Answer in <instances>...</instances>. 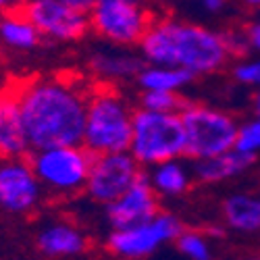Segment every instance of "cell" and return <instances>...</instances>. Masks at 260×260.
Returning <instances> with one entry per match:
<instances>
[{"mask_svg": "<svg viewBox=\"0 0 260 260\" xmlns=\"http://www.w3.org/2000/svg\"><path fill=\"white\" fill-rule=\"evenodd\" d=\"M31 152L81 146L94 83L79 75H46L15 83Z\"/></svg>", "mask_w": 260, "mask_h": 260, "instance_id": "cell-1", "label": "cell"}, {"mask_svg": "<svg viewBox=\"0 0 260 260\" xmlns=\"http://www.w3.org/2000/svg\"><path fill=\"white\" fill-rule=\"evenodd\" d=\"M138 48L146 64L179 67L193 77L219 71L231 58L223 34L175 17L154 19Z\"/></svg>", "mask_w": 260, "mask_h": 260, "instance_id": "cell-2", "label": "cell"}, {"mask_svg": "<svg viewBox=\"0 0 260 260\" xmlns=\"http://www.w3.org/2000/svg\"><path fill=\"white\" fill-rule=\"evenodd\" d=\"M134 117L136 108L117 85L96 81L88 100L81 146L92 156L129 152Z\"/></svg>", "mask_w": 260, "mask_h": 260, "instance_id": "cell-3", "label": "cell"}, {"mask_svg": "<svg viewBox=\"0 0 260 260\" xmlns=\"http://www.w3.org/2000/svg\"><path fill=\"white\" fill-rule=\"evenodd\" d=\"M129 154L142 169H152L185 156V132L181 115H160L136 108Z\"/></svg>", "mask_w": 260, "mask_h": 260, "instance_id": "cell-4", "label": "cell"}, {"mask_svg": "<svg viewBox=\"0 0 260 260\" xmlns=\"http://www.w3.org/2000/svg\"><path fill=\"white\" fill-rule=\"evenodd\" d=\"M181 121L185 132V156L193 162L221 156L235 148L240 123L227 111L189 102L181 113Z\"/></svg>", "mask_w": 260, "mask_h": 260, "instance_id": "cell-5", "label": "cell"}, {"mask_svg": "<svg viewBox=\"0 0 260 260\" xmlns=\"http://www.w3.org/2000/svg\"><path fill=\"white\" fill-rule=\"evenodd\" d=\"M94 156L83 146H60L36 150L29 154V165L38 181L50 196H75L85 191Z\"/></svg>", "mask_w": 260, "mask_h": 260, "instance_id": "cell-6", "label": "cell"}, {"mask_svg": "<svg viewBox=\"0 0 260 260\" xmlns=\"http://www.w3.org/2000/svg\"><path fill=\"white\" fill-rule=\"evenodd\" d=\"M154 19L152 11L136 0H98L90 13V25L96 36L115 46H140Z\"/></svg>", "mask_w": 260, "mask_h": 260, "instance_id": "cell-7", "label": "cell"}, {"mask_svg": "<svg viewBox=\"0 0 260 260\" xmlns=\"http://www.w3.org/2000/svg\"><path fill=\"white\" fill-rule=\"evenodd\" d=\"M42 38L56 42H75L92 29L90 0H31L19 5Z\"/></svg>", "mask_w": 260, "mask_h": 260, "instance_id": "cell-8", "label": "cell"}, {"mask_svg": "<svg viewBox=\"0 0 260 260\" xmlns=\"http://www.w3.org/2000/svg\"><path fill=\"white\" fill-rule=\"evenodd\" d=\"M183 229V223L175 214L160 210L158 216L144 225L111 231L106 237V250L119 260H142L152 256L165 244L177 242Z\"/></svg>", "mask_w": 260, "mask_h": 260, "instance_id": "cell-9", "label": "cell"}, {"mask_svg": "<svg viewBox=\"0 0 260 260\" xmlns=\"http://www.w3.org/2000/svg\"><path fill=\"white\" fill-rule=\"evenodd\" d=\"M142 173L144 169L129 152L94 156L90 177L85 183V196L96 204L108 206L132 189Z\"/></svg>", "mask_w": 260, "mask_h": 260, "instance_id": "cell-10", "label": "cell"}, {"mask_svg": "<svg viewBox=\"0 0 260 260\" xmlns=\"http://www.w3.org/2000/svg\"><path fill=\"white\" fill-rule=\"evenodd\" d=\"M29 158L0 160V210L9 214H31L44 198Z\"/></svg>", "mask_w": 260, "mask_h": 260, "instance_id": "cell-11", "label": "cell"}, {"mask_svg": "<svg viewBox=\"0 0 260 260\" xmlns=\"http://www.w3.org/2000/svg\"><path fill=\"white\" fill-rule=\"evenodd\" d=\"M158 212H160V198L156 196L152 185H150L146 171L127 193H123L117 202L104 206L106 221L113 231L144 225L148 221H152L154 216H158Z\"/></svg>", "mask_w": 260, "mask_h": 260, "instance_id": "cell-12", "label": "cell"}, {"mask_svg": "<svg viewBox=\"0 0 260 260\" xmlns=\"http://www.w3.org/2000/svg\"><path fill=\"white\" fill-rule=\"evenodd\" d=\"M31 148L27 142L23 117L15 83L0 88V160L29 158Z\"/></svg>", "mask_w": 260, "mask_h": 260, "instance_id": "cell-13", "label": "cell"}, {"mask_svg": "<svg viewBox=\"0 0 260 260\" xmlns=\"http://www.w3.org/2000/svg\"><path fill=\"white\" fill-rule=\"evenodd\" d=\"M36 246L46 258H75L88 250V237L71 221H50L36 235Z\"/></svg>", "mask_w": 260, "mask_h": 260, "instance_id": "cell-14", "label": "cell"}, {"mask_svg": "<svg viewBox=\"0 0 260 260\" xmlns=\"http://www.w3.org/2000/svg\"><path fill=\"white\" fill-rule=\"evenodd\" d=\"M146 62L140 54L123 50H100L90 56V69L98 77V83L115 85L121 79H138Z\"/></svg>", "mask_w": 260, "mask_h": 260, "instance_id": "cell-15", "label": "cell"}, {"mask_svg": "<svg viewBox=\"0 0 260 260\" xmlns=\"http://www.w3.org/2000/svg\"><path fill=\"white\" fill-rule=\"evenodd\" d=\"M254 165H256V156L237 152L233 148L221 156L193 162L191 171H193V179L200 181V183H223V181H229L233 177L244 175V173L250 171Z\"/></svg>", "mask_w": 260, "mask_h": 260, "instance_id": "cell-16", "label": "cell"}, {"mask_svg": "<svg viewBox=\"0 0 260 260\" xmlns=\"http://www.w3.org/2000/svg\"><path fill=\"white\" fill-rule=\"evenodd\" d=\"M225 225L237 233L260 231V196L250 191H235L223 200Z\"/></svg>", "mask_w": 260, "mask_h": 260, "instance_id": "cell-17", "label": "cell"}, {"mask_svg": "<svg viewBox=\"0 0 260 260\" xmlns=\"http://www.w3.org/2000/svg\"><path fill=\"white\" fill-rule=\"evenodd\" d=\"M146 177L158 198H179L185 191H189L191 183L196 181L191 167H187L181 158L148 169Z\"/></svg>", "mask_w": 260, "mask_h": 260, "instance_id": "cell-18", "label": "cell"}, {"mask_svg": "<svg viewBox=\"0 0 260 260\" xmlns=\"http://www.w3.org/2000/svg\"><path fill=\"white\" fill-rule=\"evenodd\" d=\"M0 42L13 50H34L42 42V36L21 7L13 5L11 11L0 17Z\"/></svg>", "mask_w": 260, "mask_h": 260, "instance_id": "cell-19", "label": "cell"}, {"mask_svg": "<svg viewBox=\"0 0 260 260\" xmlns=\"http://www.w3.org/2000/svg\"><path fill=\"white\" fill-rule=\"evenodd\" d=\"M191 81L193 75L179 67H152V64H146L144 71L138 75V83L144 92L179 94Z\"/></svg>", "mask_w": 260, "mask_h": 260, "instance_id": "cell-20", "label": "cell"}, {"mask_svg": "<svg viewBox=\"0 0 260 260\" xmlns=\"http://www.w3.org/2000/svg\"><path fill=\"white\" fill-rule=\"evenodd\" d=\"M187 104H189V100H185L181 94L142 92L138 108H142V111H150V113H160V115H181Z\"/></svg>", "mask_w": 260, "mask_h": 260, "instance_id": "cell-21", "label": "cell"}, {"mask_svg": "<svg viewBox=\"0 0 260 260\" xmlns=\"http://www.w3.org/2000/svg\"><path fill=\"white\" fill-rule=\"evenodd\" d=\"M177 250L187 260H212V246L208 235L196 229H183L175 242Z\"/></svg>", "mask_w": 260, "mask_h": 260, "instance_id": "cell-22", "label": "cell"}, {"mask_svg": "<svg viewBox=\"0 0 260 260\" xmlns=\"http://www.w3.org/2000/svg\"><path fill=\"white\" fill-rule=\"evenodd\" d=\"M235 150L250 156H256L260 152V119L254 117L237 129V140H235Z\"/></svg>", "mask_w": 260, "mask_h": 260, "instance_id": "cell-23", "label": "cell"}, {"mask_svg": "<svg viewBox=\"0 0 260 260\" xmlns=\"http://www.w3.org/2000/svg\"><path fill=\"white\" fill-rule=\"evenodd\" d=\"M233 79L242 85L260 88V58H242L233 64Z\"/></svg>", "mask_w": 260, "mask_h": 260, "instance_id": "cell-24", "label": "cell"}, {"mask_svg": "<svg viewBox=\"0 0 260 260\" xmlns=\"http://www.w3.org/2000/svg\"><path fill=\"white\" fill-rule=\"evenodd\" d=\"M223 40H225V46H227L231 58L246 56L248 50H252L250 48V42H248V36H246V29H229V31H223Z\"/></svg>", "mask_w": 260, "mask_h": 260, "instance_id": "cell-25", "label": "cell"}, {"mask_svg": "<svg viewBox=\"0 0 260 260\" xmlns=\"http://www.w3.org/2000/svg\"><path fill=\"white\" fill-rule=\"evenodd\" d=\"M246 36H248V42H250V48L256 50V52H260V17L254 19L252 23H248Z\"/></svg>", "mask_w": 260, "mask_h": 260, "instance_id": "cell-26", "label": "cell"}, {"mask_svg": "<svg viewBox=\"0 0 260 260\" xmlns=\"http://www.w3.org/2000/svg\"><path fill=\"white\" fill-rule=\"evenodd\" d=\"M202 9L210 15H219V13H223L225 3L223 0H206V3H202Z\"/></svg>", "mask_w": 260, "mask_h": 260, "instance_id": "cell-27", "label": "cell"}, {"mask_svg": "<svg viewBox=\"0 0 260 260\" xmlns=\"http://www.w3.org/2000/svg\"><path fill=\"white\" fill-rule=\"evenodd\" d=\"M252 111H254V117H258L260 119V90L254 94V98H252Z\"/></svg>", "mask_w": 260, "mask_h": 260, "instance_id": "cell-28", "label": "cell"}, {"mask_svg": "<svg viewBox=\"0 0 260 260\" xmlns=\"http://www.w3.org/2000/svg\"><path fill=\"white\" fill-rule=\"evenodd\" d=\"M13 9V5H9V3H5V0H0V17H3L7 11H11Z\"/></svg>", "mask_w": 260, "mask_h": 260, "instance_id": "cell-29", "label": "cell"}]
</instances>
